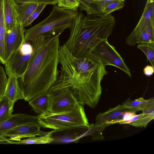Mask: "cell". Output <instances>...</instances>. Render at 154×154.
Wrapping results in <instances>:
<instances>
[{
	"label": "cell",
	"instance_id": "cb8c5ba5",
	"mask_svg": "<svg viewBox=\"0 0 154 154\" xmlns=\"http://www.w3.org/2000/svg\"><path fill=\"white\" fill-rule=\"evenodd\" d=\"M137 47L145 54L151 66L154 67V42L138 44Z\"/></svg>",
	"mask_w": 154,
	"mask_h": 154
},
{
	"label": "cell",
	"instance_id": "4dcf8cb0",
	"mask_svg": "<svg viewBox=\"0 0 154 154\" xmlns=\"http://www.w3.org/2000/svg\"><path fill=\"white\" fill-rule=\"evenodd\" d=\"M97 6L98 10L102 13L104 8L110 3L117 0H92Z\"/></svg>",
	"mask_w": 154,
	"mask_h": 154
},
{
	"label": "cell",
	"instance_id": "4316f807",
	"mask_svg": "<svg viewBox=\"0 0 154 154\" xmlns=\"http://www.w3.org/2000/svg\"><path fill=\"white\" fill-rule=\"evenodd\" d=\"M125 2L122 0H117L110 3L104 8L102 13L107 15L121 9L125 6Z\"/></svg>",
	"mask_w": 154,
	"mask_h": 154
},
{
	"label": "cell",
	"instance_id": "1f68e13d",
	"mask_svg": "<svg viewBox=\"0 0 154 154\" xmlns=\"http://www.w3.org/2000/svg\"><path fill=\"white\" fill-rule=\"evenodd\" d=\"M136 115V113L130 111L125 112L122 115V121L119 124H122L123 122L129 120Z\"/></svg>",
	"mask_w": 154,
	"mask_h": 154
},
{
	"label": "cell",
	"instance_id": "8992f818",
	"mask_svg": "<svg viewBox=\"0 0 154 154\" xmlns=\"http://www.w3.org/2000/svg\"><path fill=\"white\" fill-rule=\"evenodd\" d=\"M89 57L95 61L101 63L104 67L107 65L116 67L131 77L130 70L123 58L107 39L100 43L92 51Z\"/></svg>",
	"mask_w": 154,
	"mask_h": 154
},
{
	"label": "cell",
	"instance_id": "7402d4cb",
	"mask_svg": "<svg viewBox=\"0 0 154 154\" xmlns=\"http://www.w3.org/2000/svg\"><path fill=\"white\" fill-rule=\"evenodd\" d=\"M53 140L48 134L39 136L29 137L26 139L21 140L18 141H13V144H32L51 143Z\"/></svg>",
	"mask_w": 154,
	"mask_h": 154
},
{
	"label": "cell",
	"instance_id": "277c9868",
	"mask_svg": "<svg viewBox=\"0 0 154 154\" xmlns=\"http://www.w3.org/2000/svg\"><path fill=\"white\" fill-rule=\"evenodd\" d=\"M78 12L55 5L49 15L31 28L25 29L24 41L61 33L71 27Z\"/></svg>",
	"mask_w": 154,
	"mask_h": 154
},
{
	"label": "cell",
	"instance_id": "603a6c76",
	"mask_svg": "<svg viewBox=\"0 0 154 154\" xmlns=\"http://www.w3.org/2000/svg\"><path fill=\"white\" fill-rule=\"evenodd\" d=\"M13 112V110L10 108L8 98L3 95L0 100V122L10 118Z\"/></svg>",
	"mask_w": 154,
	"mask_h": 154
},
{
	"label": "cell",
	"instance_id": "5bb4252c",
	"mask_svg": "<svg viewBox=\"0 0 154 154\" xmlns=\"http://www.w3.org/2000/svg\"><path fill=\"white\" fill-rule=\"evenodd\" d=\"M29 124H39L38 116L25 113L12 114L7 120L0 122V135L6 131L19 125Z\"/></svg>",
	"mask_w": 154,
	"mask_h": 154
},
{
	"label": "cell",
	"instance_id": "6da1fadb",
	"mask_svg": "<svg viewBox=\"0 0 154 154\" xmlns=\"http://www.w3.org/2000/svg\"><path fill=\"white\" fill-rule=\"evenodd\" d=\"M61 34L42 37L30 41L33 54L25 73L18 79L25 100L29 101L38 94L48 91L56 80L59 73Z\"/></svg>",
	"mask_w": 154,
	"mask_h": 154
},
{
	"label": "cell",
	"instance_id": "ac0fdd59",
	"mask_svg": "<svg viewBox=\"0 0 154 154\" xmlns=\"http://www.w3.org/2000/svg\"><path fill=\"white\" fill-rule=\"evenodd\" d=\"M6 34L3 0H0V63L4 65L6 62Z\"/></svg>",
	"mask_w": 154,
	"mask_h": 154
},
{
	"label": "cell",
	"instance_id": "30bf717a",
	"mask_svg": "<svg viewBox=\"0 0 154 154\" xmlns=\"http://www.w3.org/2000/svg\"><path fill=\"white\" fill-rule=\"evenodd\" d=\"M49 93L51 96L50 112L60 113L70 111L78 104L72 96L65 92L58 91Z\"/></svg>",
	"mask_w": 154,
	"mask_h": 154
},
{
	"label": "cell",
	"instance_id": "4fadbf2b",
	"mask_svg": "<svg viewBox=\"0 0 154 154\" xmlns=\"http://www.w3.org/2000/svg\"><path fill=\"white\" fill-rule=\"evenodd\" d=\"M128 111L130 110L125 106L123 104L119 105L109 109L106 111L98 114L94 124L106 127L112 124H119L122 121L123 113Z\"/></svg>",
	"mask_w": 154,
	"mask_h": 154
},
{
	"label": "cell",
	"instance_id": "d6986e66",
	"mask_svg": "<svg viewBox=\"0 0 154 154\" xmlns=\"http://www.w3.org/2000/svg\"><path fill=\"white\" fill-rule=\"evenodd\" d=\"M154 118V107L142 111L130 119L123 122L122 124H128L137 127H146Z\"/></svg>",
	"mask_w": 154,
	"mask_h": 154
},
{
	"label": "cell",
	"instance_id": "d6a6232c",
	"mask_svg": "<svg viewBox=\"0 0 154 154\" xmlns=\"http://www.w3.org/2000/svg\"><path fill=\"white\" fill-rule=\"evenodd\" d=\"M154 67L152 66L147 65L145 67L143 70L144 74L147 76L152 75L154 72Z\"/></svg>",
	"mask_w": 154,
	"mask_h": 154
},
{
	"label": "cell",
	"instance_id": "ba28073f",
	"mask_svg": "<svg viewBox=\"0 0 154 154\" xmlns=\"http://www.w3.org/2000/svg\"><path fill=\"white\" fill-rule=\"evenodd\" d=\"M154 23V0H147L141 16L135 27L125 39L126 43L133 46L137 44V41L141 35L147 31V27Z\"/></svg>",
	"mask_w": 154,
	"mask_h": 154
},
{
	"label": "cell",
	"instance_id": "83f0119b",
	"mask_svg": "<svg viewBox=\"0 0 154 154\" xmlns=\"http://www.w3.org/2000/svg\"><path fill=\"white\" fill-rule=\"evenodd\" d=\"M46 5V4H39L24 24V26L27 27L31 25L38 17Z\"/></svg>",
	"mask_w": 154,
	"mask_h": 154
},
{
	"label": "cell",
	"instance_id": "44dd1931",
	"mask_svg": "<svg viewBox=\"0 0 154 154\" xmlns=\"http://www.w3.org/2000/svg\"><path fill=\"white\" fill-rule=\"evenodd\" d=\"M38 4L26 3L17 4V20L18 23L24 24L36 8Z\"/></svg>",
	"mask_w": 154,
	"mask_h": 154
},
{
	"label": "cell",
	"instance_id": "ffe728a7",
	"mask_svg": "<svg viewBox=\"0 0 154 154\" xmlns=\"http://www.w3.org/2000/svg\"><path fill=\"white\" fill-rule=\"evenodd\" d=\"M123 104L135 113L139 111H143L154 107V98L152 97L146 100L140 97L134 100L128 98L123 103Z\"/></svg>",
	"mask_w": 154,
	"mask_h": 154
},
{
	"label": "cell",
	"instance_id": "7c38bea8",
	"mask_svg": "<svg viewBox=\"0 0 154 154\" xmlns=\"http://www.w3.org/2000/svg\"><path fill=\"white\" fill-rule=\"evenodd\" d=\"M25 29L23 24L18 23L11 30L6 32V60H8L13 54L18 50L24 42Z\"/></svg>",
	"mask_w": 154,
	"mask_h": 154
},
{
	"label": "cell",
	"instance_id": "52a82bcc",
	"mask_svg": "<svg viewBox=\"0 0 154 154\" xmlns=\"http://www.w3.org/2000/svg\"><path fill=\"white\" fill-rule=\"evenodd\" d=\"M92 125L64 129L53 130L48 134L53 140L51 143L63 144L78 143L82 137L91 135Z\"/></svg>",
	"mask_w": 154,
	"mask_h": 154
},
{
	"label": "cell",
	"instance_id": "3957f363",
	"mask_svg": "<svg viewBox=\"0 0 154 154\" xmlns=\"http://www.w3.org/2000/svg\"><path fill=\"white\" fill-rule=\"evenodd\" d=\"M87 15L78 12L69 28V38L63 44L73 56L78 58L89 57L100 43L107 39L116 24L111 14Z\"/></svg>",
	"mask_w": 154,
	"mask_h": 154
},
{
	"label": "cell",
	"instance_id": "e0dca14e",
	"mask_svg": "<svg viewBox=\"0 0 154 154\" xmlns=\"http://www.w3.org/2000/svg\"><path fill=\"white\" fill-rule=\"evenodd\" d=\"M51 96L48 91L38 94L29 102L34 110L39 115L49 112Z\"/></svg>",
	"mask_w": 154,
	"mask_h": 154
},
{
	"label": "cell",
	"instance_id": "5b68a950",
	"mask_svg": "<svg viewBox=\"0 0 154 154\" xmlns=\"http://www.w3.org/2000/svg\"><path fill=\"white\" fill-rule=\"evenodd\" d=\"M83 105L78 104L73 110L67 112H50L38 116L41 127L53 130L81 126H90Z\"/></svg>",
	"mask_w": 154,
	"mask_h": 154
},
{
	"label": "cell",
	"instance_id": "9c48e42d",
	"mask_svg": "<svg viewBox=\"0 0 154 154\" xmlns=\"http://www.w3.org/2000/svg\"><path fill=\"white\" fill-rule=\"evenodd\" d=\"M33 54H24L19 49L15 51L5 64L7 75L11 74L18 79L22 77L27 68Z\"/></svg>",
	"mask_w": 154,
	"mask_h": 154
},
{
	"label": "cell",
	"instance_id": "2e32d148",
	"mask_svg": "<svg viewBox=\"0 0 154 154\" xmlns=\"http://www.w3.org/2000/svg\"><path fill=\"white\" fill-rule=\"evenodd\" d=\"M3 2L7 32L13 29L18 23L17 3L14 0H3Z\"/></svg>",
	"mask_w": 154,
	"mask_h": 154
},
{
	"label": "cell",
	"instance_id": "484cf974",
	"mask_svg": "<svg viewBox=\"0 0 154 154\" xmlns=\"http://www.w3.org/2000/svg\"><path fill=\"white\" fill-rule=\"evenodd\" d=\"M57 6L75 11H77L80 3L77 0H57Z\"/></svg>",
	"mask_w": 154,
	"mask_h": 154
},
{
	"label": "cell",
	"instance_id": "8fae6325",
	"mask_svg": "<svg viewBox=\"0 0 154 154\" xmlns=\"http://www.w3.org/2000/svg\"><path fill=\"white\" fill-rule=\"evenodd\" d=\"M39 124H29L19 125L10 129L2 133L1 135L9 137V139L14 141H18L23 138L42 136L48 132L42 131Z\"/></svg>",
	"mask_w": 154,
	"mask_h": 154
},
{
	"label": "cell",
	"instance_id": "f546056e",
	"mask_svg": "<svg viewBox=\"0 0 154 154\" xmlns=\"http://www.w3.org/2000/svg\"><path fill=\"white\" fill-rule=\"evenodd\" d=\"M18 49L21 53L24 54H31L34 52L33 47L29 42L23 43Z\"/></svg>",
	"mask_w": 154,
	"mask_h": 154
},
{
	"label": "cell",
	"instance_id": "d4e9b609",
	"mask_svg": "<svg viewBox=\"0 0 154 154\" xmlns=\"http://www.w3.org/2000/svg\"><path fill=\"white\" fill-rule=\"evenodd\" d=\"M79 2L81 11H85L87 14H97L101 13L92 0H77Z\"/></svg>",
	"mask_w": 154,
	"mask_h": 154
},
{
	"label": "cell",
	"instance_id": "9a60e30c",
	"mask_svg": "<svg viewBox=\"0 0 154 154\" xmlns=\"http://www.w3.org/2000/svg\"><path fill=\"white\" fill-rule=\"evenodd\" d=\"M7 84L4 95L7 97L11 109L13 110L14 104L17 100L23 99L18 78L15 75L9 74Z\"/></svg>",
	"mask_w": 154,
	"mask_h": 154
},
{
	"label": "cell",
	"instance_id": "836d02e7",
	"mask_svg": "<svg viewBox=\"0 0 154 154\" xmlns=\"http://www.w3.org/2000/svg\"><path fill=\"white\" fill-rule=\"evenodd\" d=\"M8 138L3 136L0 135V141L5 140L8 139Z\"/></svg>",
	"mask_w": 154,
	"mask_h": 154
},
{
	"label": "cell",
	"instance_id": "7a4b0ae2",
	"mask_svg": "<svg viewBox=\"0 0 154 154\" xmlns=\"http://www.w3.org/2000/svg\"><path fill=\"white\" fill-rule=\"evenodd\" d=\"M59 63L58 76L48 91H62L72 96L78 104L95 107L101 94V82L107 73L105 67L100 63L90 71L78 72L63 52L59 53Z\"/></svg>",
	"mask_w": 154,
	"mask_h": 154
},
{
	"label": "cell",
	"instance_id": "f1b7e54d",
	"mask_svg": "<svg viewBox=\"0 0 154 154\" xmlns=\"http://www.w3.org/2000/svg\"><path fill=\"white\" fill-rule=\"evenodd\" d=\"M8 79L3 67L0 65V100L4 95Z\"/></svg>",
	"mask_w": 154,
	"mask_h": 154
}]
</instances>
